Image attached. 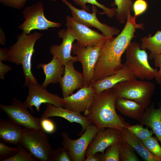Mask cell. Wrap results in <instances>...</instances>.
I'll return each instance as SVG.
<instances>
[{
    "label": "cell",
    "instance_id": "cell-32",
    "mask_svg": "<svg viewBox=\"0 0 161 161\" xmlns=\"http://www.w3.org/2000/svg\"><path fill=\"white\" fill-rule=\"evenodd\" d=\"M157 137L151 136L143 141L147 149L154 156L161 160V146Z\"/></svg>",
    "mask_w": 161,
    "mask_h": 161
},
{
    "label": "cell",
    "instance_id": "cell-25",
    "mask_svg": "<svg viewBox=\"0 0 161 161\" xmlns=\"http://www.w3.org/2000/svg\"><path fill=\"white\" fill-rule=\"evenodd\" d=\"M141 49L149 50V58L154 59L157 55L161 53V31L158 30L153 36H145L141 39Z\"/></svg>",
    "mask_w": 161,
    "mask_h": 161
},
{
    "label": "cell",
    "instance_id": "cell-20",
    "mask_svg": "<svg viewBox=\"0 0 161 161\" xmlns=\"http://www.w3.org/2000/svg\"><path fill=\"white\" fill-rule=\"evenodd\" d=\"M138 121L139 124L151 128L161 145V102L157 109L155 107L154 102L151 103Z\"/></svg>",
    "mask_w": 161,
    "mask_h": 161
},
{
    "label": "cell",
    "instance_id": "cell-10",
    "mask_svg": "<svg viewBox=\"0 0 161 161\" xmlns=\"http://www.w3.org/2000/svg\"><path fill=\"white\" fill-rule=\"evenodd\" d=\"M67 6L70 10L72 16L77 22L89 27H94L99 30L107 39L113 38L117 35L119 30L115 27L109 26L101 22L97 17V10L96 6H92V13L81 9H78L74 7L67 0H61Z\"/></svg>",
    "mask_w": 161,
    "mask_h": 161
},
{
    "label": "cell",
    "instance_id": "cell-39",
    "mask_svg": "<svg viewBox=\"0 0 161 161\" xmlns=\"http://www.w3.org/2000/svg\"><path fill=\"white\" fill-rule=\"evenodd\" d=\"M12 69L10 66L5 64L2 61H0V78L4 79L5 74Z\"/></svg>",
    "mask_w": 161,
    "mask_h": 161
},
{
    "label": "cell",
    "instance_id": "cell-30",
    "mask_svg": "<svg viewBox=\"0 0 161 161\" xmlns=\"http://www.w3.org/2000/svg\"><path fill=\"white\" fill-rule=\"evenodd\" d=\"M119 142L107 148L103 154L101 153L100 161H120Z\"/></svg>",
    "mask_w": 161,
    "mask_h": 161
},
{
    "label": "cell",
    "instance_id": "cell-12",
    "mask_svg": "<svg viewBox=\"0 0 161 161\" xmlns=\"http://www.w3.org/2000/svg\"><path fill=\"white\" fill-rule=\"evenodd\" d=\"M24 86L27 87L28 94L24 103L32 112H34L32 109L33 106L35 107L37 111L40 112V106L44 103H50L63 107L62 98L56 94L49 92L46 88L38 82H29L24 84Z\"/></svg>",
    "mask_w": 161,
    "mask_h": 161
},
{
    "label": "cell",
    "instance_id": "cell-41",
    "mask_svg": "<svg viewBox=\"0 0 161 161\" xmlns=\"http://www.w3.org/2000/svg\"><path fill=\"white\" fill-rule=\"evenodd\" d=\"M9 49L0 48V61H8L9 58Z\"/></svg>",
    "mask_w": 161,
    "mask_h": 161
},
{
    "label": "cell",
    "instance_id": "cell-36",
    "mask_svg": "<svg viewBox=\"0 0 161 161\" xmlns=\"http://www.w3.org/2000/svg\"><path fill=\"white\" fill-rule=\"evenodd\" d=\"M148 5L145 0H136L133 4L134 16L137 17L144 13L147 10Z\"/></svg>",
    "mask_w": 161,
    "mask_h": 161
},
{
    "label": "cell",
    "instance_id": "cell-5",
    "mask_svg": "<svg viewBox=\"0 0 161 161\" xmlns=\"http://www.w3.org/2000/svg\"><path fill=\"white\" fill-rule=\"evenodd\" d=\"M125 64L133 74L141 80L154 78L158 69L150 65L146 50L141 49L140 44L131 41L126 51Z\"/></svg>",
    "mask_w": 161,
    "mask_h": 161
},
{
    "label": "cell",
    "instance_id": "cell-9",
    "mask_svg": "<svg viewBox=\"0 0 161 161\" xmlns=\"http://www.w3.org/2000/svg\"><path fill=\"white\" fill-rule=\"evenodd\" d=\"M103 43L93 46H84L77 42L73 44L72 52L76 55L78 61L82 66L84 86L92 84L95 67Z\"/></svg>",
    "mask_w": 161,
    "mask_h": 161
},
{
    "label": "cell",
    "instance_id": "cell-37",
    "mask_svg": "<svg viewBox=\"0 0 161 161\" xmlns=\"http://www.w3.org/2000/svg\"><path fill=\"white\" fill-rule=\"evenodd\" d=\"M28 0H0L3 6L20 10L24 7Z\"/></svg>",
    "mask_w": 161,
    "mask_h": 161
},
{
    "label": "cell",
    "instance_id": "cell-27",
    "mask_svg": "<svg viewBox=\"0 0 161 161\" xmlns=\"http://www.w3.org/2000/svg\"><path fill=\"white\" fill-rule=\"evenodd\" d=\"M73 1L75 4L80 6L81 9L87 11L91 12L90 8L87 6L86 4V3L95 5L102 9L103 12L101 13L98 12L101 14H105L108 16L109 18H112L115 16L116 14V8L115 7L111 8L106 7L105 5L102 4L98 2L97 0H71Z\"/></svg>",
    "mask_w": 161,
    "mask_h": 161
},
{
    "label": "cell",
    "instance_id": "cell-35",
    "mask_svg": "<svg viewBox=\"0 0 161 161\" xmlns=\"http://www.w3.org/2000/svg\"><path fill=\"white\" fill-rule=\"evenodd\" d=\"M48 118H40V125L41 129L47 134H51L55 131L56 127L54 122Z\"/></svg>",
    "mask_w": 161,
    "mask_h": 161
},
{
    "label": "cell",
    "instance_id": "cell-24",
    "mask_svg": "<svg viewBox=\"0 0 161 161\" xmlns=\"http://www.w3.org/2000/svg\"><path fill=\"white\" fill-rule=\"evenodd\" d=\"M115 106L121 114L138 121L142 117L146 109L134 101L119 97H116Z\"/></svg>",
    "mask_w": 161,
    "mask_h": 161
},
{
    "label": "cell",
    "instance_id": "cell-31",
    "mask_svg": "<svg viewBox=\"0 0 161 161\" xmlns=\"http://www.w3.org/2000/svg\"><path fill=\"white\" fill-rule=\"evenodd\" d=\"M18 149L13 156L3 161H37V160L21 145L17 146Z\"/></svg>",
    "mask_w": 161,
    "mask_h": 161
},
{
    "label": "cell",
    "instance_id": "cell-28",
    "mask_svg": "<svg viewBox=\"0 0 161 161\" xmlns=\"http://www.w3.org/2000/svg\"><path fill=\"white\" fill-rule=\"evenodd\" d=\"M120 161H140L134 149L121 138L119 142Z\"/></svg>",
    "mask_w": 161,
    "mask_h": 161
},
{
    "label": "cell",
    "instance_id": "cell-42",
    "mask_svg": "<svg viewBox=\"0 0 161 161\" xmlns=\"http://www.w3.org/2000/svg\"><path fill=\"white\" fill-rule=\"evenodd\" d=\"M6 39L4 32L1 27L0 28V44L5 46L6 45Z\"/></svg>",
    "mask_w": 161,
    "mask_h": 161
},
{
    "label": "cell",
    "instance_id": "cell-33",
    "mask_svg": "<svg viewBox=\"0 0 161 161\" xmlns=\"http://www.w3.org/2000/svg\"><path fill=\"white\" fill-rule=\"evenodd\" d=\"M48 161H72L67 149L59 147L53 150Z\"/></svg>",
    "mask_w": 161,
    "mask_h": 161
},
{
    "label": "cell",
    "instance_id": "cell-16",
    "mask_svg": "<svg viewBox=\"0 0 161 161\" xmlns=\"http://www.w3.org/2000/svg\"><path fill=\"white\" fill-rule=\"evenodd\" d=\"M121 131L112 128L99 129L87 148L86 156L96 152L103 154L107 148L120 140Z\"/></svg>",
    "mask_w": 161,
    "mask_h": 161
},
{
    "label": "cell",
    "instance_id": "cell-22",
    "mask_svg": "<svg viewBox=\"0 0 161 161\" xmlns=\"http://www.w3.org/2000/svg\"><path fill=\"white\" fill-rule=\"evenodd\" d=\"M37 67L41 68L45 74V78L41 86L45 88L50 83H59L64 72V66L54 56L49 63H40Z\"/></svg>",
    "mask_w": 161,
    "mask_h": 161
},
{
    "label": "cell",
    "instance_id": "cell-18",
    "mask_svg": "<svg viewBox=\"0 0 161 161\" xmlns=\"http://www.w3.org/2000/svg\"><path fill=\"white\" fill-rule=\"evenodd\" d=\"M51 117H62L70 123H76L80 124L82 127V130L80 134L81 135L84 133L89 125L92 124L86 116H83L80 112L47 103L46 108L40 118L42 119Z\"/></svg>",
    "mask_w": 161,
    "mask_h": 161
},
{
    "label": "cell",
    "instance_id": "cell-4",
    "mask_svg": "<svg viewBox=\"0 0 161 161\" xmlns=\"http://www.w3.org/2000/svg\"><path fill=\"white\" fill-rule=\"evenodd\" d=\"M112 89L117 97L134 101L146 109L151 104L155 86L149 81L135 79L120 82Z\"/></svg>",
    "mask_w": 161,
    "mask_h": 161
},
{
    "label": "cell",
    "instance_id": "cell-11",
    "mask_svg": "<svg viewBox=\"0 0 161 161\" xmlns=\"http://www.w3.org/2000/svg\"><path fill=\"white\" fill-rule=\"evenodd\" d=\"M0 109L10 120L22 126L29 129L41 128L40 118L31 115L24 103L17 99L13 98L9 105L0 104Z\"/></svg>",
    "mask_w": 161,
    "mask_h": 161
},
{
    "label": "cell",
    "instance_id": "cell-40",
    "mask_svg": "<svg viewBox=\"0 0 161 161\" xmlns=\"http://www.w3.org/2000/svg\"><path fill=\"white\" fill-rule=\"evenodd\" d=\"M101 153L100 152H96L87 155L86 156L83 161H100Z\"/></svg>",
    "mask_w": 161,
    "mask_h": 161
},
{
    "label": "cell",
    "instance_id": "cell-14",
    "mask_svg": "<svg viewBox=\"0 0 161 161\" xmlns=\"http://www.w3.org/2000/svg\"><path fill=\"white\" fill-rule=\"evenodd\" d=\"M58 35L62 39V42L59 45H52L50 47V53L64 66L71 60L75 62L78 61L76 56L73 57L71 55L73 42L77 39L72 30L69 27H67L66 29H60L58 32Z\"/></svg>",
    "mask_w": 161,
    "mask_h": 161
},
{
    "label": "cell",
    "instance_id": "cell-2",
    "mask_svg": "<svg viewBox=\"0 0 161 161\" xmlns=\"http://www.w3.org/2000/svg\"><path fill=\"white\" fill-rule=\"evenodd\" d=\"M117 96L112 88L95 94L92 105L84 116L99 129L112 128L122 131L128 123L116 110Z\"/></svg>",
    "mask_w": 161,
    "mask_h": 161
},
{
    "label": "cell",
    "instance_id": "cell-6",
    "mask_svg": "<svg viewBox=\"0 0 161 161\" xmlns=\"http://www.w3.org/2000/svg\"><path fill=\"white\" fill-rule=\"evenodd\" d=\"M19 145L37 161H48L53 151L47 133L41 128H24Z\"/></svg>",
    "mask_w": 161,
    "mask_h": 161
},
{
    "label": "cell",
    "instance_id": "cell-43",
    "mask_svg": "<svg viewBox=\"0 0 161 161\" xmlns=\"http://www.w3.org/2000/svg\"><path fill=\"white\" fill-rule=\"evenodd\" d=\"M50 0L52 1H53V2H55L56 0Z\"/></svg>",
    "mask_w": 161,
    "mask_h": 161
},
{
    "label": "cell",
    "instance_id": "cell-38",
    "mask_svg": "<svg viewBox=\"0 0 161 161\" xmlns=\"http://www.w3.org/2000/svg\"><path fill=\"white\" fill-rule=\"evenodd\" d=\"M154 59L155 66L159 68L154 78L158 84L161 86V53L156 55Z\"/></svg>",
    "mask_w": 161,
    "mask_h": 161
},
{
    "label": "cell",
    "instance_id": "cell-8",
    "mask_svg": "<svg viewBox=\"0 0 161 161\" xmlns=\"http://www.w3.org/2000/svg\"><path fill=\"white\" fill-rule=\"evenodd\" d=\"M99 129L92 124L80 138L75 140L70 138L66 132L61 133V144L67 149L72 161H84L87 148Z\"/></svg>",
    "mask_w": 161,
    "mask_h": 161
},
{
    "label": "cell",
    "instance_id": "cell-1",
    "mask_svg": "<svg viewBox=\"0 0 161 161\" xmlns=\"http://www.w3.org/2000/svg\"><path fill=\"white\" fill-rule=\"evenodd\" d=\"M136 19V17L129 13L121 32L116 37L107 39L103 42L95 67L92 84L115 73L122 68V55L135 36L136 29H144L143 24H137Z\"/></svg>",
    "mask_w": 161,
    "mask_h": 161
},
{
    "label": "cell",
    "instance_id": "cell-13",
    "mask_svg": "<svg viewBox=\"0 0 161 161\" xmlns=\"http://www.w3.org/2000/svg\"><path fill=\"white\" fill-rule=\"evenodd\" d=\"M66 26L70 27L76 37V42L84 46H93L103 43L107 38L102 34L76 21L72 16L66 18Z\"/></svg>",
    "mask_w": 161,
    "mask_h": 161
},
{
    "label": "cell",
    "instance_id": "cell-7",
    "mask_svg": "<svg viewBox=\"0 0 161 161\" xmlns=\"http://www.w3.org/2000/svg\"><path fill=\"white\" fill-rule=\"evenodd\" d=\"M23 14L24 21L18 28L27 34L34 30H48L51 28L60 27L62 25L61 23L50 21L45 17L44 5L41 1L26 7Z\"/></svg>",
    "mask_w": 161,
    "mask_h": 161
},
{
    "label": "cell",
    "instance_id": "cell-19",
    "mask_svg": "<svg viewBox=\"0 0 161 161\" xmlns=\"http://www.w3.org/2000/svg\"><path fill=\"white\" fill-rule=\"evenodd\" d=\"M137 79V78L124 63L122 68L115 73L99 80L91 85L95 89L96 94H99L112 88L120 82Z\"/></svg>",
    "mask_w": 161,
    "mask_h": 161
},
{
    "label": "cell",
    "instance_id": "cell-34",
    "mask_svg": "<svg viewBox=\"0 0 161 161\" xmlns=\"http://www.w3.org/2000/svg\"><path fill=\"white\" fill-rule=\"evenodd\" d=\"M3 141L0 140V161L9 158L13 156L17 152L18 148L12 147L6 145Z\"/></svg>",
    "mask_w": 161,
    "mask_h": 161
},
{
    "label": "cell",
    "instance_id": "cell-15",
    "mask_svg": "<svg viewBox=\"0 0 161 161\" xmlns=\"http://www.w3.org/2000/svg\"><path fill=\"white\" fill-rule=\"evenodd\" d=\"M95 94V89L92 85L83 86L75 93L62 98L63 107L84 113L91 107Z\"/></svg>",
    "mask_w": 161,
    "mask_h": 161
},
{
    "label": "cell",
    "instance_id": "cell-17",
    "mask_svg": "<svg viewBox=\"0 0 161 161\" xmlns=\"http://www.w3.org/2000/svg\"><path fill=\"white\" fill-rule=\"evenodd\" d=\"M74 62V60H71L64 65V73L59 82L63 97L71 95L75 90L84 86L83 74L75 69Z\"/></svg>",
    "mask_w": 161,
    "mask_h": 161
},
{
    "label": "cell",
    "instance_id": "cell-23",
    "mask_svg": "<svg viewBox=\"0 0 161 161\" xmlns=\"http://www.w3.org/2000/svg\"><path fill=\"white\" fill-rule=\"evenodd\" d=\"M121 139L129 144L145 161H161L151 153L144 145L142 141L137 137L126 126L121 131Z\"/></svg>",
    "mask_w": 161,
    "mask_h": 161
},
{
    "label": "cell",
    "instance_id": "cell-21",
    "mask_svg": "<svg viewBox=\"0 0 161 161\" xmlns=\"http://www.w3.org/2000/svg\"><path fill=\"white\" fill-rule=\"evenodd\" d=\"M23 131L22 126L9 119H0V140L6 143L20 144Z\"/></svg>",
    "mask_w": 161,
    "mask_h": 161
},
{
    "label": "cell",
    "instance_id": "cell-29",
    "mask_svg": "<svg viewBox=\"0 0 161 161\" xmlns=\"http://www.w3.org/2000/svg\"><path fill=\"white\" fill-rule=\"evenodd\" d=\"M143 126L140 124L130 125L128 123L126 127L137 137L143 141L152 136L153 133L147 127L144 128Z\"/></svg>",
    "mask_w": 161,
    "mask_h": 161
},
{
    "label": "cell",
    "instance_id": "cell-26",
    "mask_svg": "<svg viewBox=\"0 0 161 161\" xmlns=\"http://www.w3.org/2000/svg\"><path fill=\"white\" fill-rule=\"evenodd\" d=\"M117 6L115 16L119 22L123 24L126 21L129 13L133 10V3L131 0H114Z\"/></svg>",
    "mask_w": 161,
    "mask_h": 161
},
{
    "label": "cell",
    "instance_id": "cell-3",
    "mask_svg": "<svg viewBox=\"0 0 161 161\" xmlns=\"http://www.w3.org/2000/svg\"><path fill=\"white\" fill-rule=\"evenodd\" d=\"M42 35L36 31L29 34L22 32L17 36V41L8 49L9 62L22 66L25 78L24 84L29 82L37 83L31 71V61L35 52V44Z\"/></svg>",
    "mask_w": 161,
    "mask_h": 161
}]
</instances>
